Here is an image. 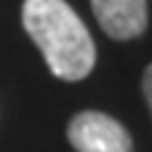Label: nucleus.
<instances>
[{
  "instance_id": "2",
  "label": "nucleus",
  "mask_w": 152,
  "mask_h": 152,
  "mask_svg": "<svg viewBox=\"0 0 152 152\" xmlns=\"http://www.w3.org/2000/svg\"><path fill=\"white\" fill-rule=\"evenodd\" d=\"M69 144L77 152H134L131 134L112 115L104 112H80L67 126Z\"/></svg>"
},
{
  "instance_id": "4",
  "label": "nucleus",
  "mask_w": 152,
  "mask_h": 152,
  "mask_svg": "<svg viewBox=\"0 0 152 152\" xmlns=\"http://www.w3.org/2000/svg\"><path fill=\"white\" fill-rule=\"evenodd\" d=\"M142 88H144V99L150 104V112H152V64L144 69V77H142Z\"/></svg>"
},
{
  "instance_id": "3",
  "label": "nucleus",
  "mask_w": 152,
  "mask_h": 152,
  "mask_svg": "<svg viewBox=\"0 0 152 152\" xmlns=\"http://www.w3.org/2000/svg\"><path fill=\"white\" fill-rule=\"evenodd\" d=\"M91 8L112 40H134L147 29V0H91Z\"/></svg>"
},
{
  "instance_id": "1",
  "label": "nucleus",
  "mask_w": 152,
  "mask_h": 152,
  "mask_svg": "<svg viewBox=\"0 0 152 152\" xmlns=\"http://www.w3.org/2000/svg\"><path fill=\"white\" fill-rule=\"evenodd\" d=\"M21 24L56 77L75 83L91 75L96 64V45L88 27L69 3L24 0Z\"/></svg>"
}]
</instances>
